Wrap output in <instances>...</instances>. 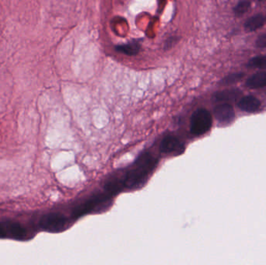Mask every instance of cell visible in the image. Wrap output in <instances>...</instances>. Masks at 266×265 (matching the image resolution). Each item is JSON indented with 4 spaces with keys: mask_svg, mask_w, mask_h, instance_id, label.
<instances>
[{
    "mask_svg": "<svg viewBox=\"0 0 266 265\" xmlns=\"http://www.w3.org/2000/svg\"><path fill=\"white\" fill-rule=\"evenodd\" d=\"M157 164L158 159L150 153H144L136 160L134 168L127 173L123 185L128 189L138 188L143 184Z\"/></svg>",
    "mask_w": 266,
    "mask_h": 265,
    "instance_id": "cell-1",
    "label": "cell"
},
{
    "mask_svg": "<svg viewBox=\"0 0 266 265\" xmlns=\"http://www.w3.org/2000/svg\"><path fill=\"white\" fill-rule=\"evenodd\" d=\"M213 119L209 110L199 108L191 117L190 132L194 136L204 135L212 127Z\"/></svg>",
    "mask_w": 266,
    "mask_h": 265,
    "instance_id": "cell-2",
    "label": "cell"
},
{
    "mask_svg": "<svg viewBox=\"0 0 266 265\" xmlns=\"http://www.w3.org/2000/svg\"><path fill=\"white\" fill-rule=\"evenodd\" d=\"M68 221L64 215L59 213H49L43 215L39 221V225L44 230L57 232L63 230Z\"/></svg>",
    "mask_w": 266,
    "mask_h": 265,
    "instance_id": "cell-3",
    "label": "cell"
},
{
    "mask_svg": "<svg viewBox=\"0 0 266 265\" xmlns=\"http://www.w3.org/2000/svg\"><path fill=\"white\" fill-rule=\"evenodd\" d=\"M111 196L108 193L100 194H97V195L89 198L84 203L78 205L74 209L73 212H72V216L77 219V218H80V217L90 212L98 205L103 204L104 202H106Z\"/></svg>",
    "mask_w": 266,
    "mask_h": 265,
    "instance_id": "cell-4",
    "label": "cell"
},
{
    "mask_svg": "<svg viewBox=\"0 0 266 265\" xmlns=\"http://www.w3.org/2000/svg\"><path fill=\"white\" fill-rule=\"evenodd\" d=\"M214 116L220 124H229L235 119V113L233 106L229 104H221L214 108Z\"/></svg>",
    "mask_w": 266,
    "mask_h": 265,
    "instance_id": "cell-5",
    "label": "cell"
},
{
    "mask_svg": "<svg viewBox=\"0 0 266 265\" xmlns=\"http://www.w3.org/2000/svg\"><path fill=\"white\" fill-rule=\"evenodd\" d=\"M183 149H184V145L176 136H166L160 143V151L167 154L172 153H181Z\"/></svg>",
    "mask_w": 266,
    "mask_h": 265,
    "instance_id": "cell-6",
    "label": "cell"
},
{
    "mask_svg": "<svg viewBox=\"0 0 266 265\" xmlns=\"http://www.w3.org/2000/svg\"><path fill=\"white\" fill-rule=\"evenodd\" d=\"M241 110L246 112H255L259 110L261 106V102L259 99L254 96H246L242 97L237 104Z\"/></svg>",
    "mask_w": 266,
    "mask_h": 265,
    "instance_id": "cell-7",
    "label": "cell"
},
{
    "mask_svg": "<svg viewBox=\"0 0 266 265\" xmlns=\"http://www.w3.org/2000/svg\"><path fill=\"white\" fill-rule=\"evenodd\" d=\"M250 89H259L266 87V72H260L249 77L245 84Z\"/></svg>",
    "mask_w": 266,
    "mask_h": 265,
    "instance_id": "cell-8",
    "label": "cell"
},
{
    "mask_svg": "<svg viewBox=\"0 0 266 265\" xmlns=\"http://www.w3.org/2000/svg\"><path fill=\"white\" fill-rule=\"evenodd\" d=\"M241 94V92L238 89H226L215 93L213 97V100L215 102L232 101L237 99Z\"/></svg>",
    "mask_w": 266,
    "mask_h": 265,
    "instance_id": "cell-9",
    "label": "cell"
},
{
    "mask_svg": "<svg viewBox=\"0 0 266 265\" xmlns=\"http://www.w3.org/2000/svg\"><path fill=\"white\" fill-rule=\"evenodd\" d=\"M265 18L262 14H257L249 18L245 22V28L248 32H252L257 31L264 25Z\"/></svg>",
    "mask_w": 266,
    "mask_h": 265,
    "instance_id": "cell-10",
    "label": "cell"
},
{
    "mask_svg": "<svg viewBox=\"0 0 266 265\" xmlns=\"http://www.w3.org/2000/svg\"><path fill=\"white\" fill-rule=\"evenodd\" d=\"M115 50L123 54H127L129 56L136 55L140 53V45L137 41H132L125 45H118L115 47Z\"/></svg>",
    "mask_w": 266,
    "mask_h": 265,
    "instance_id": "cell-11",
    "label": "cell"
},
{
    "mask_svg": "<svg viewBox=\"0 0 266 265\" xmlns=\"http://www.w3.org/2000/svg\"><path fill=\"white\" fill-rule=\"evenodd\" d=\"M7 229L11 236L17 240H23L27 235V231L24 227L18 223L9 222L7 223Z\"/></svg>",
    "mask_w": 266,
    "mask_h": 265,
    "instance_id": "cell-12",
    "label": "cell"
},
{
    "mask_svg": "<svg viewBox=\"0 0 266 265\" xmlns=\"http://www.w3.org/2000/svg\"><path fill=\"white\" fill-rule=\"evenodd\" d=\"M251 7L250 0H241L233 8V13L237 17H241L246 14Z\"/></svg>",
    "mask_w": 266,
    "mask_h": 265,
    "instance_id": "cell-13",
    "label": "cell"
},
{
    "mask_svg": "<svg viewBox=\"0 0 266 265\" xmlns=\"http://www.w3.org/2000/svg\"><path fill=\"white\" fill-rule=\"evenodd\" d=\"M123 187H124L123 182L119 181V180H111V181L107 182L106 184L105 190L110 195H113V194H115L120 192Z\"/></svg>",
    "mask_w": 266,
    "mask_h": 265,
    "instance_id": "cell-14",
    "label": "cell"
},
{
    "mask_svg": "<svg viewBox=\"0 0 266 265\" xmlns=\"http://www.w3.org/2000/svg\"><path fill=\"white\" fill-rule=\"evenodd\" d=\"M249 67L266 70V55L254 57L248 62Z\"/></svg>",
    "mask_w": 266,
    "mask_h": 265,
    "instance_id": "cell-15",
    "label": "cell"
},
{
    "mask_svg": "<svg viewBox=\"0 0 266 265\" xmlns=\"http://www.w3.org/2000/svg\"><path fill=\"white\" fill-rule=\"evenodd\" d=\"M244 77V73H233L231 74L229 76H226L224 79L221 80L220 84L223 85H231L235 84Z\"/></svg>",
    "mask_w": 266,
    "mask_h": 265,
    "instance_id": "cell-16",
    "label": "cell"
},
{
    "mask_svg": "<svg viewBox=\"0 0 266 265\" xmlns=\"http://www.w3.org/2000/svg\"><path fill=\"white\" fill-rule=\"evenodd\" d=\"M255 45H256L258 48H262V49L266 48V34L260 35V36L257 38Z\"/></svg>",
    "mask_w": 266,
    "mask_h": 265,
    "instance_id": "cell-17",
    "label": "cell"
},
{
    "mask_svg": "<svg viewBox=\"0 0 266 265\" xmlns=\"http://www.w3.org/2000/svg\"><path fill=\"white\" fill-rule=\"evenodd\" d=\"M7 236L6 231L3 225L0 223V238H5Z\"/></svg>",
    "mask_w": 266,
    "mask_h": 265,
    "instance_id": "cell-18",
    "label": "cell"
},
{
    "mask_svg": "<svg viewBox=\"0 0 266 265\" xmlns=\"http://www.w3.org/2000/svg\"><path fill=\"white\" fill-rule=\"evenodd\" d=\"M260 1H264V0H260Z\"/></svg>",
    "mask_w": 266,
    "mask_h": 265,
    "instance_id": "cell-19",
    "label": "cell"
}]
</instances>
